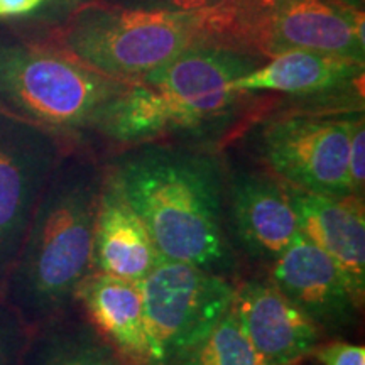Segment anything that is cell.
Returning a JSON list of instances; mask_svg holds the SVG:
<instances>
[{
  "instance_id": "cell-1",
  "label": "cell",
  "mask_w": 365,
  "mask_h": 365,
  "mask_svg": "<svg viewBox=\"0 0 365 365\" xmlns=\"http://www.w3.org/2000/svg\"><path fill=\"white\" fill-rule=\"evenodd\" d=\"M102 161L163 261L191 264L232 282L244 276L223 227L222 148L156 140L110 149Z\"/></svg>"
},
{
  "instance_id": "cell-2",
  "label": "cell",
  "mask_w": 365,
  "mask_h": 365,
  "mask_svg": "<svg viewBox=\"0 0 365 365\" xmlns=\"http://www.w3.org/2000/svg\"><path fill=\"white\" fill-rule=\"evenodd\" d=\"M103 176L102 153L71 144L49 178L0 293L31 328L75 308L78 287L93 272Z\"/></svg>"
},
{
  "instance_id": "cell-3",
  "label": "cell",
  "mask_w": 365,
  "mask_h": 365,
  "mask_svg": "<svg viewBox=\"0 0 365 365\" xmlns=\"http://www.w3.org/2000/svg\"><path fill=\"white\" fill-rule=\"evenodd\" d=\"M267 58L220 44H193L170 63L130 83L127 112L143 143L180 140L207 145L232 143L257 115L259 93L232 83Z\"/></svg>"
},
{
  "instance_id": "cell-4",
  "label": "cell",
  "mask_w": 365,
  "mask_h": 365,
  "mask_svg": "<svg viewBox=\"0 0 365 365\" xmlns=\"http://www.w3.org/2000/svg\"><path fill=\"white\" fill-rule=\"evenodd\" d=\"M127 86L48 39H0V108L70 144L93 148L100 120Z\"/></svg>"
},
{
  "instance_id": "cell-5",
  "label": "cell",
  "mask_w": 365,
  "mask_h": 365,
  "mask_svg": "<svg viewBox=\"0 0 365 365\" xmlns=\"http://www.w3.org/2000/svg\"><path fill=\"white\" fill-rule=\"evenodd\" d=\"M46 39L100 75L134 83L198 44V17L196 12L135 11L93 0Z\"/></svg>"
},
{
  "instance_id": "cell-6",
  "label": "cell",
  "mask_w": 365,
  "mask_h": 365,
  "mask_svg": "<svg viewBox=\"0 0 365 365\" xmlns=\"http://www.w3.org/2000/svg\"><path fill=\"white\" fill-rule=\"evenodd\" d=\"M360 112L266 108L237 135L239 148L291 188L349 196L350 132Z\"/></svg>"
},
{
  "instance_id": "cell-7",
  "label": "cell",
  "mask_w": 365,
  "mask_h": 365,
  "mask_svg": "<svg viewBox=\"0 0 365 365\" xmlns=\"http://www.w3.org/2000/svg\"><path fill=\"white\" fill-rule=\"evenodd\" d=\"M149 365H175L232 308L235 282L186 262L161 261L143 281Z\"/></svg>"
},
{
  "instance_id": "cell-8",
  "label": "cell",
  "mask_w": 365,
  "mask_h": 365,
  "mask_svg": "<svg viewBox=\"0 0 365 365\" xmlns=\"http://www.w3.org/2000/svg\"><path fill=\"white\" fill-rule=\"evenodd\" d=\"M223 227L247 272H266L298 235L287 185L255 163L239 145L222 148Z\"/></svg>"
},
{
  "instance_id": "cell-9",
  "label": "cell",
  "mask_w": 365,
  "mask_h": 365,
  "mask_svg": "<svg viewBox=\"0 0 365 365\" xmlns=\"http://www.w3.org/2000/svg\"><path fill=\"white\" fill-rule=\"evenodd\" d=\"M68 145L53 132L0 108V293Z\"/></svg>"
},
{
  "instance_id": "cell-10",
  "label": "cell",
  "mask_w": 365,
  "mask_h": 365,
  "mask_svg": "<svg viewBox=\"0 0 365 365\" xmlns=\"http://www.w3.org/2000/svg\"><path fill=\"white\" fill-rule=\"evenodd\" d=\"M264 274L325 340L345 339L357 331L364 301L330 255L299 234Z\"/></svg>"
},
{
  "instance_id": "cell-11",
  "label": "cell",
  "mask_w": 365,
  "mask_h": 365,
  "mask_svg": "<svg viewBox=\"0 0 365 365\" xmlns=\"http://www.w3.org/2000/svg\"><path fill=\"white\" fill-rule=\"evenodd\" d=\"M365 63L313 51H287L240 76L232 88L301 100L293 112L364 110Z\"/></svg>"
},
{
  "instance_id": "cell-12",
  "label": "cell",
  "mask_w": 365,
  "mask_h": 365,
  "mask_svg": "<svg viewBox=\"0 0 365 365\" xmlns=\"http://www.w3.org/2000/svg\"><path fill=\"white\" fill-rule=\"evenodd\" d=\"M255 49L264 58L313 51L365 63V14L345 0H276Z\"/></svg>"
},
{
  "instance_id": "cell-13",
  "label": "cell",
  "mask_w": 365,
  "mask_h": 365,
  "mask_svg": "<svg viewBox=\"0 0 365 365\" xmlns=\"http://www.w3.org/2000/svg\"><path fill=\"white\" fill-rule=\"evenodd\" d=\"M232 309L264 365L307 362L325 341L322 331L264 272H247L235 282Z\"/></svg>"
},
{
  "instance_id": "cell-14",
  "label": "cell",
  "mask_w": 365,
  "mask_h": 365,
  "mask_svg": "<svg viewBox=\"0 0 365 365\" xmlns=\"http://www.w3.org/2000/svg\"><path fill=\"white\" fill-rule=\"evenodd\" d=\"M298 234L322 249L341 269L365 301V203L355 195L327 196L291 186Z\"/></svg>"
},
{
  "instance_id": "cell-15",
  "label": "cell",
  "mask_w": 365,
  "mask_h": 365,
  "mask_svg": "<svg viewBox=\"0 0 365 365\" xmlns=\"http://www.w3.org/2000/svg\"><path fill=\"white\" fill-rule=\"evenodd\" d=\"M161 261L148 228L125 202L110 173L105 170L93 227V272L140 282Z\"/></svg>"
},
{
  "instance_id": "cell-16",
  "label": "cell",
  "mask_w": 365,
  "mask_h": 365,
  "mask_svg": "<svg viewBox=\"0 0 365 365\" xmlns=\"http://www.w3.org/2000/svg\"><path fill=\"white\" fill-rule=\"evenodd\" d=\"M76 307L129 365H149L143 296L137 282L91 272L76 293Z\"/></svg>"
},
{
  "instance_id": "cell-17",
  "label": "cell",
  "mask_w": 365,
  "mask_h": 365,
  "mask_svg": "<svg viewBox=\"0 0 365 365\" xmlns=\"http://www.w3.org/2000/svg\"><path fill=\"white\" fill-rule=\"evenodd\" d=\"M19 365H129L78 307L33 328Z\"/></svg>"
},
{
  "instance_id": "cell-18",
  "label": "cell",
  "mask_w": 365,
  "mask_h": 365,
  "mask_svg": "<svg viewBox=\"0 0 365 365\" xmlns=\"http://www.w3.org/2000/svg\"><path fill=\"white\" fill-rule=\"evenodd\" d=\"M175 365H264L245 339L234 309L217 327L176 360Z\"/></svg>"
},
{
  "instance_id": "cell-19",
  "label": "cell",
  "mask_w": 365,
  "mask_h": 365,
  "mask_svg": "<svg viewBox=\"0 0 365 365\" xmlns=\"http://www.w3.org/2000/svg\"><path fill=\"white\" fill-rule=\"evenodd\" d=\"M31 328L0 296V365H19L29 341Z\"/></svg>"
},
{
  "instance_id": "cell-20",
  "label": "cell",
  "mask_w": 365,
  "mask_h": 365,
  "mask_svg": "<svg viewBox=\"0 0 365 365\" xmlns=\"http://www.w3.org/2000/svg\"><path fill=\"white\" fill-rule=\"evenodd\" d=\"M349 182L352 195L365 198V113L355 118L349 144Z\"/></svg>"
},
{
  "instance_id": "cell-21",
  "label": "cell",
  "mask_w": 365,
  "mask_h": 365,
  "mask_svg": "<svg viewBox=\"0 0 365 365\" xmlns=\"http://www.w3.org/2000/svg\"><path fill=\"white\" fill-rule=\"evenodd\" d=\"M312 359L319 365H365V349L345 339H331L322 341Z\"/></svg>"
},
{
  "instance_id": "cell-22",
  "label": "cell",
  "mask_w": 365,
  "mask_h": 365,
  "mask_svg": "<svg viewBox=\"0 0 365 365\" xmlns=\"http://www.w3.org/2000/svg\"><path fill=\"white\" fill-rule=\"evenodd\" d=\"M100 2L125 9H135V11L185 14L203 11V9L217 6L223 0H100Z\"/></svg>"
},
{
  "instance_id": "cell-23",
  "label": "cell",
  "mask_w": 365,
  "mask_h": 365,
  "mask_svg": "<svg viewBox=\"0 0 365 365\" xmlns=\"http://www.w3.org/2000/svg\"><path fill=\"white\" fill-rule=\"evenodd\" d=\"M93 0H44V4L33 14V19L43 22L48 27H58L63 24L73 12Z\"/></svg>"
},
{
  "instance_id": "cell-24",
  "label": "cell",
  "mask_w": 365,
  "mask_h": 365,
  "mask_svg": "<svg viewBox=\"0 0 365 365\" xmlns=\"http://www.w3.org/2000/svg\"><path fill=\"white\" fill-rule=\"evenodd\" d=\"M44 0H0V19L33 16Z\"/></svg>"
},
{
  "instance_id": "cell-25",
  "label": "cell",
  "mask_w": 365,
  "mask_h": 365,
  "mask_svg": "<svg viewBox=\"0 0 365 365\" xmlns=\"http://www.w3.org/2000/svg\"><path fill=\"white\" fill-rule=\"evenodd\" d=\"M345 2L352 4V6H355V7H360V9H364V0H345Z\"/></svg>"
},
{
  "instance_id": "cell-26",
  "label": "cell",
  "mask_w": 365,
  "mask_h": 365,
  "mask_svg": "<svg viewBox=\"0 0 365 365\" xmlns=\"http://www.w3.org/2000/svg\"><path fill=\"white\" fill-rule=\"evenodd\" d=\"M298 365H314V364H304V362H301V364H298ZM319 365V364H318Z\"/></svg>"
}]
</instances>
